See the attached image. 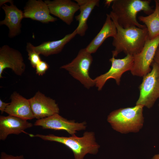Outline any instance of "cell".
Returning <instances> with one entry per match:
<instances>
[{
  "instance_id": "obj_7",
  "label": "cell",
  "mask_w": 159,
  "mask_h": 159,
  "mask_svg": "<svg viewBox=\"0 0 159 159\" xmlns=\"http://www.w3.org/2000/svg\"><path fill=\"white\" fill-rule=\"evenodd\" d=\"M159 45V35L151 40L147 39L141 51L133 55V64L130 71L132 75L143 77L150 72V66Z\"/></svg>"
},
{
  "instance_id": "obj_26",
  "label": "cell",
  "mask_w": 159,
  "mask_h": 159,
  "mask_svg": "<svg viewBox=\"0 0 159 159\" xmlns=\"http://www.w3.org/2000/svg\"><path fill=\"white\" fill-rule=\"evenodd\" d=\"M8 2H9L10 3V4H11L13 3V1L12 0H0V6H2L3 5Z\"/></svg>"
},
{
  "instance_id": "obj_28",
  "label": "cell",
  "mask_w": 159,
  "mask_h": 159,
  "mask_svg": "<svg viewBox=\"0 0 159 159\" xmlns=\"http://www.w3.org/2000/svg\"><path fill=\"white\" fill-rule=\"evenodd\" d=\"M151 159H159V154L155 155Z\"/></svg>"
},
{
  "instance_id": "obj_1",
  "label": "cell",
  "mask_w": 159,
  "mask_h": 159,
  "mask_svg": "<svg viewBox=\"0 0 159 159\" xmlns=\"http://www.w3.org/2000/svg\"><path fill=\"white\" fill-rule=\"evenodd\" d=\"M110 15L115 24L117 30L116 35L113 38L112 42L115 47L112 52V57H116L122 52L126 55H132L140 52L148 38L146 27L141 28L132 26L124 28L119 24L113 16Z\"/></svg>"
},
{
  "instance_id": "obj_13",
  "label": "cell",
  "mask_w": 159,
  "mask_h": 159,
  "mask_svg": "<svg viewBox=\"0 0 159 159\" xmlns=\"http://www.w3.org/2000/svg\"><path fill=\"white\" fill-rule=\"evenodd\" d=\"M24 18H30L43 23L54 22L57 19L50 15L47 4L42 0H29L23 11Z\"/></svg>"
},
{
  "instance_id": "obj_25",
  "label": "cell",
  "mask_w": 159,
  "mask_h": 159,
  "mask_svg": "<svg viewBox=\"0 0 159 159\" xmlns=\"http://www.w3.org/2000/svg\"><path fill=\"white\" fill-rule=\"evenodd\" d=\"M154 61L159 64V45L156 50L154 59Z\"/></svg>"
},
{
  "instance_id": "obj_10",
  "label": "cell",
  "mask_w": 159,
  "mask_h": 159,
  "mask_svg": "<svg viewBox=\"0 0 159 159\" xmlns=\"http://www.w3.org/2000/svg\"><path fill=\"white\" fill-rule=\"evenodd\" d=\"M9 68L16 75H21L26 69V65L21 53L9 46L5 45L0 48V78L3 77L4 70Z\"/></svg>"
},
{
  "instance_id": "obj_3",
  "label": "cell",
  "mask_w": 159,
  "mask_h": 159,
  "mask_svg": "<svg viewBox=\"0 0 159 159\" xmlns=\"http://www.w3.org/2000/svg\"><path fill=\"white\" fill-rule=\"evenodd\" d=\"M47 141H54L62 143L67 147L73 152L74 159H84L88 154H96L100 145L96 142L94 132L86 131L81 137L75 134L69 137L59 136L53 134L32 135Z\"/></svg>"
},
{
  "instance_id": "obj_16",
  "label": "cell",
  "mask_w": 159,
  "mask_h": 159,
  "mask_svg": "<svg viewBox=\"0 0 159 159\" xmlns=\"http://www.w3.org/2000/svg\"><path fill=\"white\" fill-rule=\"evenodd\" d=\"M10 99L11 102L5 111L9 115L26 120L34 118L29 99L16 92L11 94Z\"/></svg>"
},
{
  "instance_id": "obj_14",
  "label": "cell",
  "mask_w": 159,
  "mask_h": 159,
  "mask_svg": "<svg viewBox=\"0 0 159 159\" xmlns=\"http://www.w3.org/2000/svg\"><path fill=\"white\" fill-rule=\"evenodd\" d=\"M33 126L31 123L16 117L0 116V140H4L9 135H19Z\"/></svg>"
},
{
  "instance_id": "obj_9",
  "label": "cell",
  "mask_w": 159,
  "mask_h": 159,
  "mask_svg": "<svg viewBox=\"0 0 159 159\" xmlns=\"http://www.w3.org/2000/svg\"><path fill=\"white\" fill-rule=\"evenodd\" d=\"M34 125L44 129L65 130L71 135L75 134L77 131L85 130L87 127L85 121L79 123L74 120H68L59 114L37 120Z\"/></svg>"
},
{
  "instance_id": "obj_24",
  "label": "cell",
  "mask_w": 159,
  "mask_h": 159,
  "mask_svg": "<svg viewBox=\"0 0 159 159\" xmlns=\"http://www.w3.org/2000/svg\"><path fill=\"white\" fill-rule=\"evenodd\" d=\"M9 104V103H6L0 99V110L1 114L5 112V110Z\"/></svg>"
},
{
  "instance_id": "obj_23",
  "label": "cell",
  "mask_w": 159,
  "mask_h": 159,
  "mask_svg": "<svg viewBox=\"0 0 159 159\" xmlns=\"http://www.w3.org/2000/svg\"><path fill=\"white\" fill-rule=\"evenodd\" d=\"M0 159H25L23 155L14 156L7 154L4 152L1 153Z\"/></svg>"
},
{
  "instance_id": "obj_2",
  "label": "cell",
  "mask_w": 159,
  "mask_h": 159,
  "mask_svg": "<svg viewBox=\"0 0 159 159\" xmlns=\"http://www.w3.org/2000/svg\"><path fill=\"white\" fill-rule=\"evenodd\" d=\"M148 0H114L110 14L113 16L119 24L124 28L136 26L146 27L140 24L137 19V14L143 11L149 15L154 11Z\"/></svg>"
},
{
  "instance_id": "obj_15",
  "label": "cell",
  "mask_w": 159,
  "mask_h": 159,
  "mask_svg": "<svg viewBox=\"0 0 159 159\" xmlns=\"http://www.w3.org/2000/svg\"><path fill=\"white\" fill-rule=\"evenodd\" d=\"M5 14L4 20L0 21V25H5L9 29L8 36L13 38L21 32V21L24 18L23 11L19 9L14 3L8 5L5 4L1 6Z\"/></svg>"
},
{
  "instance_id": "obj_4",
  "label": "cell",
  "mask_w": 159,
  "mask_h": 159,
  "mask_svg": "<svg viewBox=\"0 0 159 159\" xmlns=\"http://www.w3.org/2000/svg\"><path fill=\"white\" fill-rule=\"evenodd\" d=\"M144 107L136 105L133 107L119 108L110 113L107 120L113 130L121 133L137 132L143 125Z\"/></svg>"
},
{
  "instance_id": "obj_27",
  "label": "cell",
  "mask_w": 159,
  "mask_h": 159,
  "mask_svg": "<svg viewBox=\"0 0 159 159\" xmlns=\"http://www.w3.org/2000/svg\"><path fill=\"white\" fill-rule=\"evenodd\" d=\"M114 0H106L105 1V4L106 6H109L111 3H112Z\"/></svg>"
},
{
  "instance_id": "obj_5",
  "label": "cell",
  "mask_w": 159,
  "mask_h": 159,
  "mask_svg": "<svg viewBox=\"0 0 159 159\" xmlns=\"http://www.w3.org/2000/svg\"><path fill=\"white\" fill-rule=\"evenodd\" d=\"M93 61L91 54L85 48L81 49L77 56L70 63L63 65L60 69H64L86 88L89 89L95 86L94 79L89 75V70Z\"/></svg>"
},
{
  "instance_id": "obj_29",
  "label": "cell",
  "mask_w": 159,
  "mask_h": 159,
  "mask_svg": "<svg viewBox=\"0 0 159 159\" xmlns=\"http://www.w3.org/2000/svg\"><path fill=\"white\" fill-rule=\"evenodd\" d=\"M158 4H159V0H157Z\"/></svg>"
},
{
  "instance_id": "obj_6",
  "label": "cell",
  "mask_w": 159,
  "mask_h": 159,
  "mask_svg": "<svg viewBox=\"0 0 159 159\" xmlns=\"http://www.w3.org/2000/svg\"><path fill=\"white\" fill-rule=\"evenodd\" d=\"M150 72L143 77L139 89L140 95L136 105H140L148 108L153 106L159 98V64L154 61Z\"/></svg>"
},
{
  "instance_id": "obj_17",
  "label": "cell",
  "mask_w": 159,
  "mask_h": 159,
  "mask_svg": "<svg viewBox=\"0 0 159 159\" xmlns=\"http://www.w3.org/2000/svg\"><path fill=\"white\" fill-rule=\"evenodd\" d=\"M117 30L115 24L110 14H106L105 22L96 36L85 48L87 51L92 54L95 53L104 41L108 37H114Z\"/></svg>"
},
{
  "instance_id": "obj_19",
  "label": "cell",
  "mask_w": 159,
  "mask_h": 159,
  "mask_svg": "<svg viewBox=\"0 0 159 159\" xmlns=\"http://www.w3.org/2000/svg\"><path fill=\"white\" fill-rule=\"evenodd\" d=\"M77 34L76 29L71 33L66 35L60 39L43 42L37 46L33 45V48L40 54L47 57L60 52L64 46Z\"/></svg>"
},
{
  "instance_id": "obj_11",
  "label": "cell",
  "mask_w": 159,
  "mask_h": 159,
  "mask_svg": "<svg viewBox=\"0 0 159 159\" xmlns=\"http://www.w3.org/2000/svg\"><path fill=\"white\" fill-rule=\"evenodd\" d=\"M29 100L34 118L37 120L59 113V108L55 100L39 91Z\"/></svg>"
},
{
  "instance_id": "obj_18",
  "label": "cell",
  "mask_w": 159,
  "mask_h": 159,
  "mask_svg": "<svg viewBox=\"0 0 159 159\" xmlns=\"http://www.w3.org/2000/svg\"><path fill=\"white\" fill-rule=\"evenodd\" d=\"M80 7L79 14L75 16L78 25L76 29L77 34L81 37L85 35L88 29L87 20L95 6H99V0H75Z\"/></svg>"
},
{
  "instance_id": "obj_21",
  "label": "cell",
  "mask_w": 159,
  "mask_h": 159,
  "mask_svg": "<svg viewBox=\"0 0 159 159\" xmlns=\"http://www.w3.org/2000/svg\"><path fill=\"white\" fill-rule=\"evenodd\" d=\"M33 45L31 43L28 42L26 46V50L28 52V59L32 66L35 68L37 64L42 60L39 56L40 54L34 49Z\"/></svg>"
},
{
  "instance_id": "obj_8",
  "label": "cell",
  "mask_w": 159,
  "mask_h": 159,
  "mask_svg": "<svg viewBox=\"0 0 159 159\" xmlns=\"http://www.w3.org/2000/svg\"><path fill=\"white\" fill-rule=\"evenodd\" d=\"M109 61L111 65L109 70L94 79L95 86L98 91L101 90L106 82L110 79L115 80L117 84L119 85L122 74L127 71H130L132 67L133 57L129 54L122 59H116L112 57Z\"/></svg>"
},
{
  "instance_id": "obj_12",
  "label": "cell",
  "mask_w": 159,
  "mask_h": 159,
  "mask_svg": "<svg viewBox=\"0 0 159 159\" xmlns=\"http://www.w3.org/2000/svg\"><path fill=\"white\" fill-rule=\"evenodd\" d=\"M50 14L61 19L68 25L73 20L75 13L79 10L80 7L77 2L71 0H46Z\"/></svg>"
},
{
  "instance_id": "obj_22",
  "label": "cell",
  "mask_w": 159,
  "mask_h": 159,
  "mask_svg": "<svg viewBox=\"0 0 159 159\" xmlns=\"http://www.w3.org/2000/svg\"><path fill=\"white\" fill-rule=\"evenodd\" d=\"M49 67V65L46 62L41 60L36 67V73L39 76H42L46 73Z\"/></svg>"
},
{
  "instance_id": "obj_30",
  "label": "cell",
  "mask_w": 159,
  "mask_h": 159,
  "mask_svg": "<svg viewBox=\"0 0 159 159\" xmlns=\"http://www.w3.org/2000/svg\"><path fill=\"white\" fill-rule=\"evenodd\" d=\"M158 106H159V105H158Z\"/></svg>"
},
{
  "instance_id": "obj_20",
  "label": "cell",
  "mask_w": 159,
  "mask_h": 159,
  "mask_svg": "<svg viewBox=\"0 0 159 159\" xmlns=\"http://www.w3.org/2000/svg\"><path fill=\"white\" fill-rule=\"evenodd\" d=\"M155 8L153 12L146 16L138 17L140 21L144 23L148 29V38L151 40L159 35V5L155 0Z\"/></svg>"
}]
</instances>
